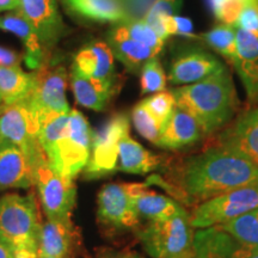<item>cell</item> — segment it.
<instances>
[{
	"label": "cell",
	"mask_w": 258,
	"mask_h": 258,
	"mask_svg": "<svg viewBox=\"0 0 258 258\" xmlns=\"http://www.w3.org/2000/svg\"><path fill=\"white\" fill-rule=\"evenodd\" d=\"M245 3L246 0H224L213 12L221 23L234 25L241 10L244 9Z\"/></svg>",
	"instance_id": "cell-37"
},
{
	"label": "cell",
	"mask_w": 258,
	"mask_h": 258,
	"mask_svg": "<svg viewBox=\"0 0 258 258\" xmlns=\"http://www.w3.org/2000/svg\"><path fill=\"white\" fill-rule=\"evenodd\" d=\"M44 258H59V257H44ZM64 258H70V257H64Z\"/></svg>",
	"instance_id": "cell-48"
},
{
	"label": "cell",
	"mask_w": 258,
	"mask_h": 258,
	"mask_svg": "<svg viewBox=\"0 0 258 258\" xmlns=\"http://www.w3.org/2000/svg\"><path fill=\"white\" fill-rule=\"evenodd\" d=\"M108 44L115 57H117L129 71L137 72L147 62L156 57L160 50L154 49L128 37L117 24L108 32Z\"/></svg>",
	"instance_id": "cell-21"
},
{
	"label": "cell",
	"mask_w": 258,
	"mask_h": 258,
	"mask_svg": "<svg viewBox=\"0 0 258 258\" xmlns=\"http://www.w3.org/2000/svg\"><path fill=\"white\" fill-rule=\"evenodd\" d=\"M219 227L232 235L243 246L258 249V208Z\"/></svg>",
	"instance_id": "cell-28"
},
{
	"label": "cell",
	"mask_w": 258,
	"mask_h": 258,
	"mask_svg": "<svg viewBox=\"0 0 258 258\" xmlns=\"http://www.w3.org/2000/svg\"><path fill=\"white\" fill-rule=\"evenodd\" d=\"M63 2L74 14L92 21L121 23L131 18L121 0H63Z\"/></svg>",
	"instance_id": "cell-26"
},
{
	"label": "cell",
	"mask_w": 258,
	"mask_h": 258,
	"mask_svg": "<svg viewBox=\"0 0 258 258\" xmlns=\"http://www.w3.org/2000/svg\"><path fill=\"white\" fill-rule=\"evenodd\" d=\"M234 27L258 37V0H246Z\"/></svg>",
	"instance_id": "cell-35"
},
{
	"label": "cell",
	"mask_w": 258,
	"mask_h": 258,
	"mask_svg": "<svg viewBox=\"0 0 258 258\" xmlns=\"http://www.w3.org/2000/svg\"><path fill=\"white\" fill-rule=\"evenodd\" d=\"M182 0H154L153 4L145 12L144 19L146 23H152L157 19L167 17V16H176L178 14Z\"/></svg>",
	"instance_id": "cell-34"
},
{
	"label": "cell",
	"mask_w": 258,
	"mask_h": 258,
	"mask_svg": "<svg viewBox=\"0 0 258 258\" xmlns=\"http://www.w3.org/2000/svg\"><path fill=\"white\" fill-rule=\"evenodd\" d=\"M203 137L205 134L198 121L176 105L161 128L156 145L165 150H182L198 144Z\"/></svg>",
	"instance_id": "cell-19"
},
{
	"label": "cell",
	"mask_w": 258,
	"mask_h": 258,
	"mask_svg": "<svg viewBox=\"0 0 258 258\" xmlns=\"http://www.w3.org/2000/svg\"><path fill=\"white\" fill-rule=\"evenodd\" d=\"M35 165L18 146L0 140V190L29 189L35 184Z\"/></svg>",
	"instance_id": "cell-14"
},
{
	"label": "cell",
	"mask_w": 258,
	"mask_h": 258,
	"mask_svg": "<svg viewBox=\"0 0 258 258\" xmlns=\"http://www.w3.org/2000/svg\"><path fill=\"white\" fill-rule=\"evenodd\" d=\"M222 2H224V0H209V4H211L212 9H213V11H214V10L217 9L218 6L220 5Z\"/></svg>",
	"instance_id": "cell-45"
},
{
	"label": "cell",
	"mask_w": 258,
	"mask_h": 258,
	"mask_svg": "<svg viewBox=\"0 0 258 258\" xmlns=\"http://www.w3.org/2000/svg\"><path fill=\"white\" fill-rule=\"evenodd\" d=\"M21 0H0V12L18 9Z\"/></svg>",
	"instance_id": "cell-41"
},
{
	"label": "cell",
	"mask_w": 258,
	"mask_h": 258,
	"mask_svg": "<svg viewBox=\"0 0 258 258\" xmlns=\"http://www.w3.org/2000/svg\"><path fill=\"white\" fill-rule=\"evenodd\" d=\"M163 159L141 146L129 135L120 141L117 170L132 175H146L157 170Z\"/></svg>",
	"instance_id": "cell-23"
},
{
	"label": "cell",
	"mask_w": 258,
	"mask_h": 258,
	"mask_svg": "<svg viewBox=\"0 0 258 258\" xmlns=\"http://www.w3.org/2000/svg\"><path fill=\"white\" fill-rule=\"evenodd\" d=\"M144 104L147 106L154 117L160 122L161 124L167 121L170 115L172 114L173 109L176 108V99L172 92L161 91L154 93L153 96L144 99Z\"/></svg>",
	"instance_id": "cell-33"
},
{
	"label": "cell",
	"mask_w": 258,
	"mask_h": 258,
	"mask_svg": "<svg viewBox=\"0 0 258 258\" xmlns=\"http://www.w3.org/2000/svg\"><path fill=\"white\" fill-rule=\"evenodd\" d=\"M238 245L232 235L214 226L196 231L192 247L195 258H232Z\"/></svg>",
	"instance_id": "cell-24"
},
{
	"label": "cell",
	"mask_w": 258,
	"mask_h": 258,
	"mask_svg": "<svg viewBox=\"0 0 258 258\" xmlns=\"http://www.w3.org/2000/svg\"><path fill=\"white\" fill-rule=\"evenodd\" d=\"M35 184L47 219L71 221L77 198L73 180L61 176L48 159H44L35 169Z\"/></svg>",
	"instance_id": "cell-10"
},
{
	"label": "cell",
	"mask_w": 258,
	"mask_h": 258,
	"mask_svg": "<svg viewBox=\"0 0 258 258\" xmlns=\"http://www.w3.org/2000/svg\"><path fill=\"white\" fill-rule=\"evenodd\" d=\"M258 208V186H246L199 203L190 215L194 228L224 225Z\"/></svg>",
	"instance_id": "cell-7"
},
{
	"label": "cell",
	"mask_w": 258,
	"mask_h": 258,
	"mask_svg": "<svg viewBox=\"0 0 258 258\" xmlns=\"http://www.w3.org/2000/svg\"><path fill=\"white\" fill-rule=\"evenodd\" d=\"M97 220L105 231L124 233L138 231L140 217L123 184H105L97 196Z\"/></svg>",
	"instance_id": "cell-11"
},
{
	"label": "cell",
	"mask_w": 258,
	"mask_h": 258,
	"mask_svg": "<svg viewBox=\"0 0 258 258\" xmlns=\"http://www.w3.org/2000/svg\"><path fill=\"white\" fill-rule=\"evenodd\" d=\"M139 217L148 221L167 220L188 213L175 199L160 195L143 183H124Z\"/></svg>",
	"instance_id": "cell-17"
},
{
	"label": "cell",
	"mask_w": 258,
	"mask_h": 258,
	"mask_svg": "<svg viewBox=\"0 0 258 258\" xmlns=\"http://www.w3.org/2000/svg\"><path fill=\"white\" fill-rule=\"evenodd\" d=\"M114 54L108 43L96 41L78 51L74 64L89 79L116 90Z\"/></svg>",
	"instance_id": "cell-16"
},
{
	"label": "cell",
	"mask_w": 258,
	"mask_h": 258,
	"mask_svg": "<svg viewBox=\"0 0 258 258\" xmlns=\"http://www.w3.org/2000/svg\"><path fill=\"white\" fill-rule=\"evenodd\" d=\"M40 122L27 101L3 106L0 111V140H6L27 153L35 165L47 159L40 140Z\"/></svg>",
	"instance_id": "cell-9"
},
{
	"label": "cell",
	"mask_w": 258,
	"mask_h": 258,
	"mask_svg": "<svg viewBox=\"0 0 258 258\" xmlns=\"http://www.w3.org/2000/svg\"><path fill=\"white\" fill-rule=\"evenodd\" d=\"M190 214L177 215L167 220L148 221L137 231L138 239L153 258H171L192 250L194 232Z\"/></svg>",
	"instance_id": "cell-5"
},
{
	"label": "cell",
	"mask_w": 258,
	"mask_h": 258,
	"mask_svg": "<svg viewBox=\"0 0 258 258\" xmlns=\"http://www.w3.org/2000/svg\"><path fill=\"white\" fill-rule=\"evenodd\" d=\"M15 258H40L38 257V252L35 250L30 249H21L14 251Z\"/></svg>",
	"instance_id": "cell-40"
},
{
	"label": "cell",
	"mask_w": 258,
	"mask_h": 258,
	"mask_svg": "<svg viewBox=\"0 0 258 258\" xmlns=\"http://www.w3.org/2000/svg\"><path fill=\"white\" fill-rule=\"evenodd\" d=\"M116 24L132 40L141 42V43L146 44V46L151 48H154L157 50H163L164 42L165 41L163 38H160L159 35L157 34V31L150 24L146 23L144 19L129 18L127 21Z\"/></svg>",
	"instance_id": "cell-30"
},
{
	"label": "cell",
	"mask_w": 258,
	"mask_h": 258,
	"mask_svg": "<svg viewBox=\"0 0 258 258\" xmlns=\"http://www.w3.org/2000/svg\"><path fill=\"white\" fill-rule=\"evenodd\" d=\"M167 77L157 57L148 60L143 66L140 77L141 93H157L165 91Z\"/></svg>",
	"instance_id": "cell-32"
},
{
	"label": "cell",
	"mask_w": 258,
	"mask_h": 258,
	"mask_svg": "<svg viewBox=\"0 0 258 258\" xmlns=\"http://www.w3.org/2000/svg\"><path fill=\"white\" fill-rule=\"evenodd\" d=\"M3 109V101H2V97H0V111H2Z\"/></svg>",
	"instance_id": "cell-47"
},
{
	"label": "cell",
	"mask_w": 258,
	"mask_h": 258,
	"mask_svg": "<svg viewBox=\"0 0 258 258\" xmlns=\"http://www.w3.org/2000/svg\"><path fill=\"white\" fill-rule=\"evenodd\" d=\"M92 134L82 112L70 111L69 128L48 161L64 178L74 180L88 165L92 147Z\"/></svg>",
	"instance_id": "cell-6"
},
{
	"label": "cell",
	"mask_w": 258,
	"mask_h": 258,
	"mask_svg": "<svg viewBox=\"0 0 258 258\" xmlns=\"http://www.w3.org/2000/svg\"><path fill=\"white\" fill-rule=\"evenodd\" d=\"M77 233L72 221L47 219L41 226L38 238V257H70L76 247Z\"/></svg>",
	"instance_id": "cell-20"
},
{
	"label": "cell",
	"mask_w": 258,
	"mask_h": 258,
	"mask_svg": "<svg viewBox=\"0 0 258 258\" xmlns=\"http://www.w3.org/2000/svg\"><path fill=\"white\" fill-rule=\"evenodd\" d=\"M31 76L32 88L25 101L40 123L50 116L71 111L66 99L69 76L64 66L48 59Z\"/></svg>",
	"instance_id": "cell-4"
},
{
	"label": "cell",
	"mask_w": 258,
	"mask_h": 258,
	"mask_svg": "<svg viewBox=\"0 0 258 258\" xmlns=\"http://www.w3.org/2000/svg\"><path fill=\"white\" fill-rule=\"evenodd\" d=\"M17 12L36 31L47 60L50 59L51 50L66 32L55 0H21Z\"/></svg>",
	"instance_id": "cell-12"
},
{
	"label": "cell",
	"mask_w": 258,
	"mask_h": 258,
	"mask_svg": "<svg viewBox=\"0 0 258 258\" xmlns=\"http://www.w3.org/2000/svg\"><path fill=\"white\" fill-rule=\"evenodd\" d=\"M160 19L161 22H163L167 37H170L171 35H177V36H184L191 38L196 37L195 32H194V25L190 19L185 17H180L178 15L167 16V17Z\"/></svg>",
	"instance_id": "cell-36"
},
{
	"label": "cell",
	"mask_w": 258,
	"mask_h": 258,
	"mask_svg": "<svg viewBox=\"0 0 258 258\" xmlns=\"http://www.w3.org/2000/svg\"><path fill=\"white\" fill-rule=\"evenodd\" d=\"M150 178L183 202L199 205L232 190L258 186V165L239 152L214 145L183 161L176 173V185Z\"/></svg>",
	"instance_id": "cell-1"
},
{
	"label": "cell",
	"mask_w": 258,
	"mask_h": 258,
	"mask_svg": "<svg viewBox=\"0 0 258 258\" xmlns=\"http://www.w3.org/2000/svg\"><path fill=\"white\" fill-rule=\"evenodd\" d=\"M134 2H135V3H140V2H141V0H129V3H131V4H132V5H133V4H134Z\"/></svg>",
	"instance_id": "cell-46"
},
{
	"label": "cell",
	"mask_w": 258,
	"mask_h": 258,
	"mask_svg": "<svg viewBox=\"0 0 258 258\" xmlns=\"http://www.w3.org/2000/svg\"><path fill=\"white\" fill-rule=\"evenodd\" d=\"M231 62L250 101L258 103V37L237 29V48Z\"/></svg>",
	"instance_id": "cell-18"
},
{
	"label": "cell",
	"mask_w": 258,
	"mask_h": 258,
	"mask_svg": "<svg viewBox=\"0 0 258 258\" xmlns=\"http://www.w3.org/2000/svg\"><path fill=\"white\" fill-rule=\"evenodd\" d=\"M106 258H144V257L140 256L139 253H135V252H125V253L114 254V256L106 257Z\"/></svg>",
	"instance_id": "cell-43"
},
{
	"label": "cell",
	"mask_w": 258,
	"mask_h": 258,
	"mask_svg": "<svg viewBox=\"0 0 258 258\" xmlns=\"http://www.w3.org/2000/svg\"><path fill=\"white\" fill-rule=\"evenodd\" d=\"M232 258H258V249L257 247L243 246L239 244L234 250Z\"/></svg>",
	"instance_id": "cell-39"
},
{
	"label": "cell",
	"mask_w": 258,
	"mask_h": 258,
	"mask_svg": "<svg viewBox=\"0 0 258 258\" xmlns=\"http://www.w3.org/2000/svg\"><path fill=\"white\" fill-rule=\"evenodd\" d=\"M224 67L220 61L202 48H186L173 57L167 79L176 85H189L212 76Z\"/></svg>",
	"instance_id": "cell-13"
},
{
	"label": "cell",
	"mask_w": 258,
	"mask_h": 258,
	"mask_svg": "<svg viewBox=\"0 0 258 258\" xmlns=\"http://www.w3.org/2000/svg\"><path fill=\"white\" fill-rule=\"evenodd\" d=\"M171 92L176 105L198 121L205 137L230 123L239 108L233 80L225 66L207 78Z\"/></svg>",
	"instance_id": "cell-2"
},
{
	"label": "cell",
	"mask_w": 258,
	"mask_h": 258,
	"mask_svg": "<svg viewBox=\"0 0 258 258\" xmlns=\"http://www.w3.org/2000/svg\"><path fill=\"white\" fill-rule=\"evenodd\" d=\"M132 118H133L134 127L138 131V133L146 140L156 145L160 137L163 124L151 114V111L144 104V102H140L134 106Z\"/></svg>",
	"instance_id": "cell-31"
},
{
	"label": "cell",
	"mask_w": 258,
	"mask_h": 258,
	"mask_svg": "<svg viewBox=\"0 0 258 258\" xmlns=\"http://www.w3.org/2000/svg\"><path fill=\"white\" fill-rule=\"evenodd\" d=\"M71 86L77 103L95 111L105 110L115 93V90L89 79L76 66L71 72Z\"/></svg>",
	"instance_id": "cell-25"
},
{
	"label": "cell",
	"mask_w": 258,
	"mask_h": 258,
	"mask_svg": "<svg viewBox=\"0 0 258 258\" xmlns=\"http://www.w3.org/2000/svg\"><path fill=\"white\" fill-rule=\"evenodd\" d=\"M32 88L31 73H25L21 66L0 67V97L3 106L24 101Z\"/></svg>",
	"instance_id": "cell-27"
},
{
	"label": "cell",
	"mask_w": 258,
	"mask_h": 258,
	"mask_svg": "<svg viewBox=\"0 0 258 258\" xmlns=\"http://www.w3.org/2000/svg\"><path fill=\"white\" fill-rule=\"evenodd\" d=\"M40 213L32 195L10 192L0 199V239L12 250H38Z\"/></svg>",
	"instance_id": "cell-3"
},
{
	"label": "cell",
	"mask_w": 258,
	"mask_h": 258,
	"mask_svg": "<svg viewBox=\"0 0 258 258\" xmlns=\"http://www.w3.org/2000/svg\"><path fill=\"white\" fill-rule=\"evenodd\" d=\"M215 145L239 152L258 165V105L241 112L221 132Z\"/></svg>",
	"instance_id": "cell-15"
},
{
	"label": "cell",
	"mask_w": 258,
	"mask_h": 258,
	"mask_svg": "<svg viewBox=\"0 0 258 258\" xmlns=\"http://www.w3.org/2000/svg\"><path fill=\"white\" fill-rule=\"evenodd\" d=\"M201 38L212 49L232 61L237 48V28L230 24H219L203 34Z\"/></svg>",
	"instance_id": "cell-29"
},
{
	"label": "cell",
	"mask_w": 258,
	"mask_h": 258,
	"mask_svg": "<svg viewBox=\"0 0 258 258\" xmlns=\"http://www.w3.org/2000/svg\"><path fill=\"white\" fill-rule=\"evenodd\" d=\"M22 61L21 54L8 48L0 47V67H16Z\"/></svg>",
	"instance_id": "cell-38"
},
{
	"label": "cell",
	"mask_w": 258,
	"mask_h": 258,
	"mask_svg": "<svg viewBox=\"0 0 258 258\" xmlns=\"http://www.w3.org/2000/svg\"><path fill=\"white\" fill-rule=\"evenodd\" d=\"M0 30L10 31L21 38L25 48V63L31 70L40 69L47 60L46 53H44L36 31L19 12L2 16L0 17Z\"/></svg>",
	"instance_id": "cell-22"
},
{
	"label": "cell",
	"mask_w": 258,
	"mask_h": 258,
	"mask_svg": "<svg viewBox=\"0 0 258 258\" xmlns=\"http://www.w3.org/2000/svg\"><path fill=\"white\" fill-rule=\"evenodd\" d=\"M0 258H15L12 247L3 239H0Z\"/></svg>",
	"instance_id": "cell-42"
},
{
	"label": "cell",
	"mask_w": 258,
	"mask_h": 258,
	"mask_svg": "<svg viewBox=\"0 0 258 258\" xmlns=\"http://www.w3.org/2000/svg\"><path fill=\"white\" fill-rule=\"evenodd\" d=\"M171 258H195V252H194V247L192 250L188 251V252L180 254V256H176V257H171Z\"/></svg>",
	"instance_id": "cell-44"
},
{
	"label": "cell",
	"mask_w": 258,
	"mask_h": 258,
	"mask_svg": "<svg viewBox=\"0 0 258 258\" xmlns=\"http://www.w3.org/2000/svg\"><path fill=\"white\" fill-rule=\"evenodd\" d=\"M129 118L125 114H117L92 134L90 160L84 169V178L98 179L117 171L120 141L129 135Z\"/></svg>",
	"instance_id": "cell-8"
}]
</instances>
